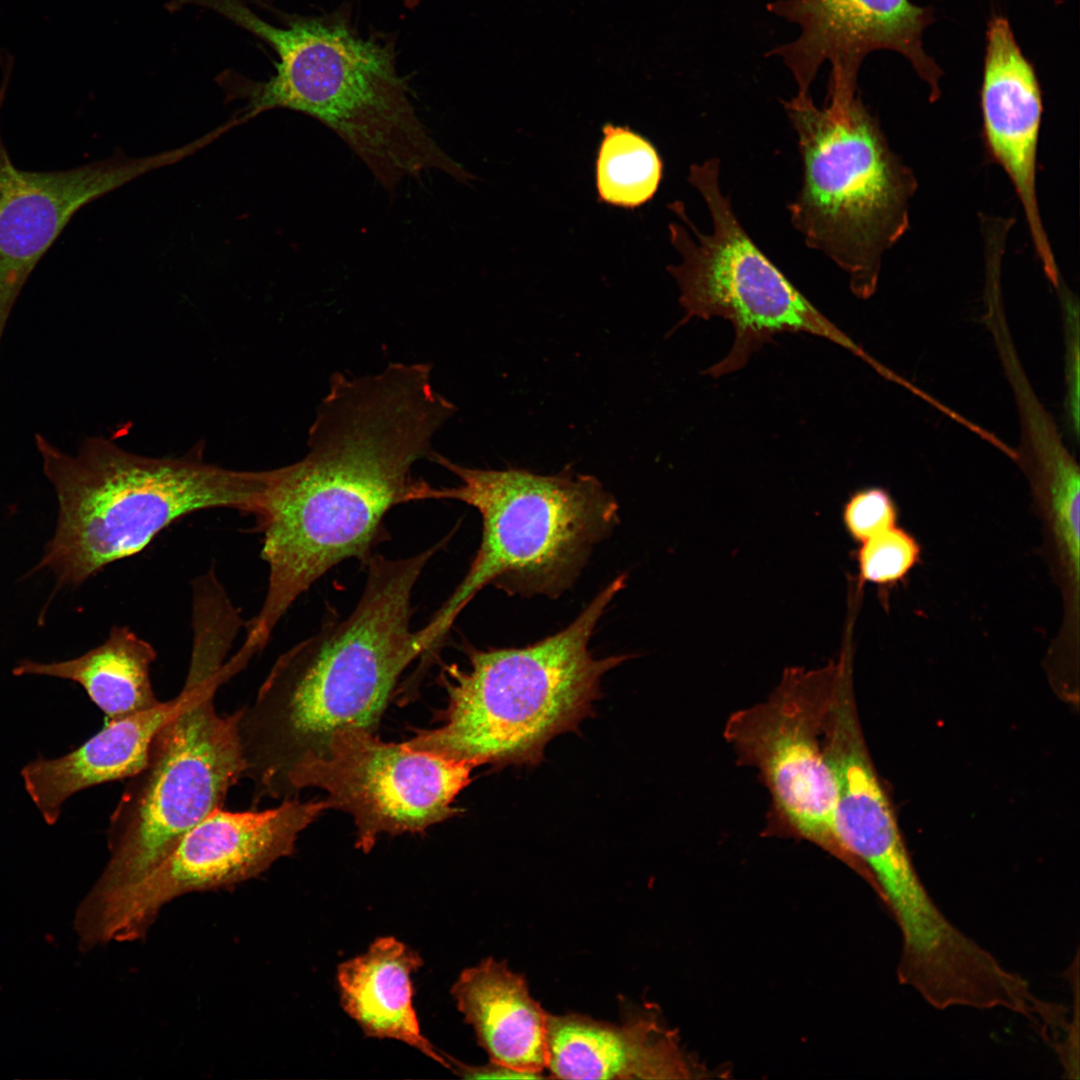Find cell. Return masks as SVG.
<instances>
[{"instance_id": "cell-1", "label": "cell", "mask_w": 1080, "mask_h": 1080, "mask_svg": "<svg viewBox=\"0 0 1080 1080\" xmlns=\"http://www.w3.org/2000/svg\"><path fill=\"white\" fill-rule=\"evenodd\" d=\"M448 421L442 401L414 377L385 368L329 380L299 461L267 470L255 513L268 566L266 595L240 648L256 655L285 613L339 563L364 562L386 537L393 507L422 501L429 483L414 464L431 460Z\"/></svg>"}, {"instance_id": "cell-2", "label": "cell", "mask_w": 1080, "mask_h": 1080, "mask_svg": "<svg viewBox=\"0 0 1080 1080\" xmlns=\"http://www.w3.org/2000/svg\"><path fill=\"white\" fill-rule=\"evenodd\" d=\"M439 549L398 559L373 554L353 610L282 653L253 702L239 709L243 778L254 806L288 799L293 770L322 754L336 731L375 733L401 674L422 656L411 599Z\"/></svg>"}, {"instance_id": "cell-3", "label": "cell", "mask_w": 1080, "mask_h": 1080, "mask_svg": "<svg viewBox=\"0 0 1080 1080\" xmlns=\"http://www.w3.org/2000/svg\"><path fill=\"white\" fill-rule=\"evenodd\" d=\"M182 2L220 14L276 53L275 73L243 86L244 122L276 108L306 114L341 138L387 190L431 171L463 183L473 179L417 115L407 82L396 71L393 43L362 37L344 8L321 16L285 15L283 26H275L243 0Z\"/></svg>"}, {"instance_id": "cell-4", "label": "cell", "mask_w": 1080, "mask_h": 1080, "mask_svg": "<svg viewBox=\"0 0 1080 1080\" xmlns=\"http://www.w3.org/2000/svg\"><path fill=\"white\" fill-rule=\"evenodd\" d=\"M43 471L59 502L56 532L38 565L76 586L107 565L145 549L166 527L206 509L255 515L267 470H233L190 451L147 457L102 437L68 454L35 436Z\"/></svg>"}, {"instance_id": "cell-5", "label": "cell", "mask_w": 1080, "mask_h": 1080, "mask_svg": "<svg viewBox=\"0 0 1080 1080\" xmlns=\"http://www.w3.org/2000/svg\"><path fill=\"white\" fill-rule=\"evenodd\" d=\"M620 575L564 629L525 647L468 649L469 668H446L442 725L420 730L409 748L474 767L535 765L555 736L591 715L602 676L630 655L595 658L589 641Z\"/></svg>"}, {"instance_id": "cell-6", "label": "cell", "mask_w": 1080, "mask_h": 1080, "mask_svg": "<svg viewBox=\"0 0 1080 1080\" xmlns=\"http://www.w3.org/2000/svg\"><path fill=\"white\" fill-rule=\"evenodd\" d=\"M431 461L459 479L430 486L426 500L475 508L482 538L462 581L431 620L416 631L423 654L439 647L458 615L485 586L510 595L557 598L574 584L595 545L619 522V505L594 476L566 466L552 475L509 467L462 466L436 453Z\"/></svg>"}, {"instance_id": "cell-7", "label": "cell", "mask_w": 1080, "mask_h": 1080, "mask_svg": "<svg viewBox=\"0 0 1080 1080\" xmlns=\"http://www.w3.org/2000/svg\"><path fill=\"white\" fill-rule=\"evenodd\" d=\"M782 103L802 161L801 187L788 206L791 223L866 299L877 288L883 256L910 226L917 179L890 147L857 84L829 81L822 107L811 93Z\"/></svg>"}, {"instance_id": "cell-8", "label": "cell", "mask_w": 1080, "mask_h": 1080, "mask_svg": "<svg viewBox=\"0 0 1080 1080\" xmlns=\"http://www.w3.org/2000/svg\"><path fill=\"white\" fill-rule=\"evenodd\" d=\"M224 671L185 680L181 703L161 726L145 765L128 778L110 816V860L99 882L101 900L135 884L200 821L223 808L243 778L239 710L220 715L214 704Z\"/></svg>"}, {"instance_id": "cell-9", "label": "cell", "mask_w": 1080, "mask_h": 1080, "mask_svg": "<svg viewBox=\"0 0 1080 1080\" xmlns=\"http://www.w3.org/2000/svg\"><path fill=\"white\" fill-rule=\"evenodd\" d=\"M688 182L703 198L712 225L710 232L702 233L681 201L669 205L683 223L669 225L670 241L681 262L667 267L679 287L685 311L681 323L693 317H721L735 330L730 352L704 374L716 378L738 371L763 344L783 332L822 337L875 364L749 237L722 190L718 158L692 164Z\"/></svg>"}, {"instance_id": "cell-10", "label": "cell", "mask_w": 1080, "mask_h": 1080, "mask_svg": "<svg viewBox=\"0 0 1080 1080\" xmlns=\"http://www.w3.org/2000/svg\"><path fill=\"white\" fill-rule=\"evenodd\" d=\"M839 669L840 656L817 669H786L765 701L729 717L724 737L738 760L758 770L783 826L868 880L838 838L836 783L824 748Z\"/></svg>"}, {"instance_id": "cell-11", "label": "cell", "mask_w": 1080, "mask_h": 1080, "mask_svg": "<svg viewBox=\"0 0 1080 1080\" xmlns=\"http://www.w3.org/2000/svg\"><path fill=\"white\" fill-rule=\"evenodd\" d=\"M473 768L346 727L322 754L293 770L288 798L307 788L325 791L331 808L352 816L356 846L368 853L383 833L422 832L456 815L453 802L470 783Z\"/></svg>"}, {"instance_id": "cell-12", "label": "cell", "mask_w": 1080, "mask_h": 1080, "mask_svg": "<svg viewBox=\"0 0 1080 1080\" xmlns=\"http://www.w3.org/2000/svg\"><path fill=\"white\" fill-rule=\"evenodd\" d=\"M330 808L327 799L293 797L265 810L216 809L138 882L101 900V937L138 940L179 896L258 877L293 854L301 832Z\"/></svg>"}, {"instance_id": "cell-13", "label": "cell", "mask_w": 1080, "mask_h": 1080, "mask_svg": "<svg viewBox=\"0 0 1080 1080\" xmlns=\"http://www.w3.org/2000/svg\"><path fill=\"white\" fill-rule=\"evenodd\" d=\"M0 114L13 58L0 54ZM172 150L145 157H111L69 169L22 170L15 166L0 130V342L21 290L39 261L85 205L150 171L184 159Z\"/></svg>"}, {"instance_id": "cell-14", "label": "cell", "mask_w": 1080, "mask_h": 1080, "mask_svg": "<svg viewBox=\"0 0 1080 1080\" xmlns=\"http://www.w3.org/2000/svg\"><path fill=\"white\" fill-rule=\"evenodd\" d=\"M767 10L799 28L794 40L767 53L791 72L796 93H811L826 63L831 66L829 80L857 83L864 58L886 49L910 61L929 86L931 101L940 97L942 71L922 44L923 32L932 20L930 9L910 0H775Z\"/></svg>"}, {"instance_id": "cell-15", "label": "cell", "mask_w": 1080, "mask_h": 1080, "mask_svg": "<svg viewBox=\"0 0 1080 1080\" xmlns=\"http://www.w3.org/2000/svg\"><path fill=\"white\" fill-rule=\"evenodd\" d=\"M986 40L980 96L985 146L1009 177L1036 255L1048 280L1056 284L1059 271L1043 225L1036 188L1043 112L1038 79L1005 18L991 19Z\"/></svg>"}, {"instance_id": "cell-16", "label": "cell", "mask_w": 1080, "mask_h": 1080, "mask_svg": "<svg viewBox=\"0 0 1080 1080\" xmlns=\"http://www.w3.org/2000/svg\"><path fill=\"white\" fill-rule=\"evenodd\" d=\"M547 1068L565 1079L697 1077L673 1034L655 1018L614 1025L587 1016L548 1015Z\"/></svg>"}, {"instance_id": "cell-17", "label": "cell", "mask_w": 1080, "mask_h": 1080, "mask_svg": "<svg viewBox=\"0 0 1080 1080\" xmlns=\"http://www.w3.org/2000/svg\"><path fill=\"white\" fill-rule=\"evenodd\" d=\"M451 994L490 1061L543 1077L548 1014L522 976L505 962L487 958L463 970Z\"/></svg>"}, {"instance_id": "cell-18", "label": "cell", "mask_w": 1080, "mask_h": 1080, "mask_svg": "<svg viewBox=\"0 0 1080 1080\" xmlns=\"http://www.w3.org/2000/svg\"><path fill=\"white\" fill-rule=\"evenodd\" d=\"M181 700L179 693L151 710L105 721L75 750L54 759L40 756L25 765L21 770L25 789L44 821L55 824L64 802L77 792L136 774L147 761L156 733Z\"/></svg>"}, {"instance_id": "cell-19", "label": "cell", "mask_w": 1080, "mask_h": 1080, "mask_svg": "<svg viewBox=\"0 0 1080 1080\" xmlns=\"http://www.w3.org/2000/svg\"><path fill=\"white\" fill-rule=\"evenodd\" d=\"M423 965L417 952L394 937H379L368 950L338 966L344 1011L368 1037L394 1039L450 1068L421 1032L413 1007L411 976Z\"/></svg>"}, {"instance_id": "cell-20", "label": "cell", "mask_w": 1080, "mask_h": 1080, "mask_svg": "<svg viewBox=\"0 0 1080 1080\" xmlns=\"http://www.w3.org/2000/svg\"><path fill=\"white\" fill-rule=\"evenodd\" d=\"M153 646L127 626H113L108 638L85 654L61 662L24 660L13 674L63 678L78 683L92 702L113 721L151 710L162 703L154 692Z\"/></svg>"}, {"instance_id": "cell-21", "label": "cell", "mask_w": 1080, "mask_h": 1080, "mask_svg": "<svg viewBox=\"0 0 1080 1080\" xmlns=\"http://www.w3.org/2000/svg\"><path fill=\"white\" fill-rule=\"evenodd\" d=\"M596 159V188L601 202L626 209L653 198L662 179V160L653 144L628 127L602 128Z\"/></svg>"}, {"instance_id": "cell-22", "label": "cell", "mask_w": 1080, "mask_h": 1080, "mask_svg": "<svg viewBox=\"0 0 1080 1080\" xmlns=\"http://www.w3.org/2000/svg\"><path fill=\"white\" fill-rule=\"evenodd\" d=\"M921 548L913 535L891 527L861 543L856 560L860 584L894 585L919 562Z\"/></svg>"}, {"instance_id": "cell-23", "label": "cell", "mask_w": 1080, "mask_h": 1080, "mask_svg": "<svg viewBox=\"0 0 1080 1080\" xmlns=\"http://www.w3.org/2000/svg\"><path fill=\"white\" fill-rule=\"evenodd\" d=\"M897 506L882 487H866L853 492L842 509V521L848 535L858 543L893 527Z\"/></svg>"}, {"instance_id": "cell-24", "label": "cell", "mask_w": 1080, "mask_h": 1080, "mask_svg": "<svg viewBox=\"0 0 1080 1080\" xmlns=\"http://www.w3.org/2000/svg\"><path fill=\"white\" fill-rule=\"evenodd\" d=\"M450 1069L456 1074L466 1079H486V1078H504V1079H537L534 1075L515 1070L513 1068L490 1062V1064L483 1066H471L461 1063L453 1058L449 1057Z\"/></svg>"}, {"instance_id": "cell-25", "label": "cell", "mask_w": 1080, "mask_h": 1080, "mask_svg": "<svg viewBox=\"0 0 1080 1080\" xmlns=\"http://www.w3.org/2000/svg\"><path fill=\"white\" fill-rule=\"evenodd\" d=\"M402 1L404 3L405 7L409 8V9H413L414 7H416L419 4V2L421 0H402Z\"/></svg>"}]
</instances>
